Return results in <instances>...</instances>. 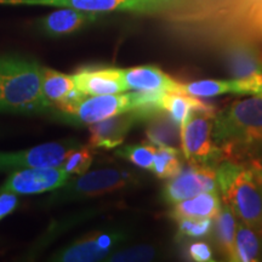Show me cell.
<instances>
[{
  "mask_svg": "<svg viewBox=\"0 0 262 262\" xmlns=\"http://www.w3.org/2000/svg\"><path fill=\"white\" fill-rule=\"evenodd\" d=\"M94 162V152L90 147H78L62 163L61 168L71 175H83Z\"/></svg>",
  "mask_w": 262,
  "mask_h": 262,
  "instance_id": "cell-26",
  "label": "cell"
},
{
  "mask_svg": "<svg viewBox=\"0 0 262 262\" xmlns=\"http://www.w3.org/2000/svg\"><path fill=\"white\" fill-rule=\"evenodd\" d=\"M216 170L212 165L191 164L178 175L169 179L163 189V198L168 204H175L205 192L217 191Z\"/></svg>",
  "mask_w": 262,
  "mask_h": 262,
  "instance_id": "cell-10",
  "label": "cell"
},
{
  "mask_svg": "<svg viewBox=\"0 0 262 262\" xmlns=\"http://www.w3.org/2000/svg\"><path fill=\"white\" fill-rule=\"evenodd\" d=\"M122 78L126 90L135 91H178L180 83L156 66L122 68Z\"/></svg>",
  "mask_w": 262,
  "mask_h": 262,
  "instance_id": "cell-16",
  "label": "cell"
},
{
  "mask_svg": "<svg viewBox=\"0 0 262 262\" xmlns=\"http://www.w3.org/2000/svg\"><path fill=\"white\" fill-rule=\"evenodd\" d=\"M179 224V234L183 238H204L212 231V219L181 220Z\"/></svg>",
  "mask_w": 262,
  "mask_h": 262,
  "instance_id": "cell-28",
  "label": "cell"
},
{
  "mask_svg": "<svg viewBox=\"0 0 262 262\" xmlns=\"http://www.w3.org/2000/svg\"><path fill=\"white\" fill-rule=\"evenodd\" d=\"M134 110V94H113L85 96L68 116L80 124L101 122L118 114L131 112Z\"/></svg>",
  "mask_w": 262,
  "mask_h": 262,
  "instance_id": "cell-12",
  "label": "cell"
},
{
  "mask_svg": "<svg viewBox=\"0 0 262 262\" xmlns=\"http://www.w3.org/2000/svg\"><path fill=\"white\" fill-rule=\"evenodd\" d=\"M72 179L71 173L61 166L56 168H29L12 171L0 187V192L16 194H39L57 191Z\"/></svg>",
  "mask_w": 262,
  "mask_h": 262,
  "instance_id": "cell-11",
  "label": "cell"
},
{
  "mask_svg": "<svg viewBox=\"0 0 262 262\" xmlns=\"http://www.w3.org/2000/svg\"><path fill=\"white\" fill-rule=\"evenodd\" d=\"M185 2L186 0H0V5L72 8L98 15L104 12L158 15L172 11L183 5Z\"/></svg>",
  "mask_w": 262,
  "mask_h": 262,
  "instance_id": "cell-4",
  "label": "cell"
},
{
  "mask_svg": "<svg viewBox=\"0 0 262 262\" xmlns=\"http://www.w3.org/2000/svg\"><path fill=\"white\" fill-rule=\"evenodd\" d=\"M215 234L221 254L227 261H235V234H237V220L234 212L224 202L221 210L215 217Z\"/></svg>",
  "mask_w": 262,
  "mask_h": 262,
  "instance_id": "cell-20",
  "label": "cell"
},
{
  "mask_svg": "<svg viewBox=\"0 0 262 262\" xmlns=\"http://www.w3.org/2000/svg\"><path fill=\"white\" fill-rule=\"evenodd\" d=\"M187 255L191 260L196 262H211L215 260L212 249L205 242H194L189 244Z\"/></svg>",
  "mask_w": 262,
  "mask_h": 262,
  "instance_id": "cell-29",
  "label": "cell"
},
{
  "mask_svg": "<svg viewBox=\"0 0 262 262\" xmlns=\"http://www.w3.org/2000/svg\"><path fill=\"white\" fill-rule=\"evenodd\" d=\"M156 257V249L149 245H137V247L124 249L108 256L107 261L113 262H140L150 261Z\"/></svg>",
  "mask_w": 262,
  "mask_h": 262,
  "instance_id": "cell-27",
  "label": "cell"
},
{
  "mask_svg": "<svg viewBox=\"0 0 262 262\" xmlns=\"http://www.w3.org/2000/svg\"><path fill=\"white\" fill-rule=\"evenodd\" d=\"M212 103L202 101L199 97L191 96V95L180 93V91H168L164 93L160 107L170 116L176 123L182 125L186 118L188 117L189 112L195 108H205Z\"/></svg>",
  "mask_w": 262,
  "mask_h": 262,
  "instance_id": "cell-21",
  "label": "cell"
},
{
  "mask_svg": "<svg viewBox=\"0 0 262 262\" xmlns=\"http://www.w3.org/2000/svg\"><path fill=\"white\" fill-rule=\"evenodd\" d=\"M250 166L253 168L255 175L257 176L258 181H260L262 185V162H260V160H255V162L251 163Z\"/></svg>",
  "mask_w": 262,
  "mask_h": 262,
  "instance_id": "cell-31",
  "label": "cell"
},
{
  "mask_svg": "<svg viewBox=\"0 0 262 262\" xmlns=\"http://www.w3.org/2000/svg\"><path fill=\"white\" fill-rule=\"evenodd\" d=\"M79 178L70 181L58 188L60 191L52 196L55 201H77V199L95 198L117 192L134 185L135 176L129 171L118 169H101L78 175Z\"/></svg>",
  "mask_w": 262,
  "mask_h": 262,
  "instance_id": "cell-7",
  "label": "cell"
},
{
  "mask_svg": "<svg viewBox=\"0 0 262 262\" xmlns=\"http://www.w3.org/2000/svg\"><path fill=\"white\" fill-rule=\"evenodd\" d=\"M180 150L171 147H157L152 172L158 179L169 180L181 171L182 160Z\"/></svg>",
  "mask_w": 262,
  "mask_h": 262,
  "instance_id": "cell-24",
  "label": "cell"
},
{
  "mask_svg": "<svg viewBox=\"0 0 262 262\" xmlns=\"http://www.w3.org/2000/svg\"><path fill=\"white\" fill-rule=\"evenodd\" d=\"M146 122V137L157 147L181 149V125L165 111L153 114Z\"/></svg>",
  "mask_w": 262,
  "mask_h": 262,
  "instance_id": "cell-19",
  "label": "cell"
},
{
  "mask_svg": "<svg viewBox=\"0 0 262 262\" xmlns=\"http://www.w3.org/2000/svg\"><path fill=\"white\" fill-rule=\"evenodd\" d=\"M216 179L235 217L262 234V185L253 168L224 159L216 168Z\"/></svg>",
  "mask_w": 262,
  "mask_h": 262,
  "instance_id": "cell-3",
  "label": "cell"
},
{
  "mask_svg": "<svg viewBox=\"0 0 262 262\" xmlns=\"http://www.w3.org/2000/svg\"><path fill=\"white\" fill-rule=\"evenodd\" d=\"M125 239L126 234L117 229L94 231L61 249L51 257V261L95 262L106 260Z\"/></svg>",
  "mask_w": 262,
  "mask_h": 262,
  "instance_id": "cell-9",
  "label": "cell"
},
{
  "mask_svg": "<svg viewBox=\"0 0 262 262\" xmlns=\"http://www.w3.org/2000/svg\"><path fill=\"white\" fill-rule=\"evenodd\" d=\"M75 88L85 96L122 94L126 91L123 83L122 68L91 67L72 74Z\"/></svg>",
  "mask_w": 262,
  "mask_h": 262,
  "instance_id": "cell-14",
  "label": "cell"
},
{
  "mask_svg": "<svg viewBox=\"0 0 262 262\" xmlns=\"http://www.w3.org/2000/svg\"><path fill=\"white\" fill-rule=\"evenodd\" d=\"M262 234L244 222L237 226L235 261H258L262 256Z\"/></svg>",
  "mask_w": 262,
  "mask_h": 262,
  "instance_id": "cell-23",
  "label": "cell"
},
{
  "mask_svg": "<svg viewBox=\"0 0 262 262\" xmlns=\"http://www.w3.org/2000/svg\"><path fill=\"white\" fill-rule=\"evenodd\" d=\"M222 202L215 192H205L172 204L169 215L176 222L181 220L215 219L221 210Z\"/></svg>",
  "mask_w": 262,
  "mask_h": 262,
  "instance_id": "cell-18",
  "label": "cell"
},
{
  "mask_svg": "<svg viewBox=\"0 0 262 262\" xmlns=\"http://www.w3.org/2000/svg\"><path fill=\"white\" fill-rule=\"evenodd\" d=\"M157 146L148 143H140V145L124 146L117 150V155L122 158L129 160L137 168L152 171L153 162H155Z\"/></svg>",
  "mask_w": 262,
  "mask_h": 262,
  "instance_id": "cell-25",
  "label": "cell"
},
{
  "mask_svg": "<svg viewBox=\"0 0 262 262\" xmlns=\"http://www.w3.org/2000/svg\"><path fill=\"white\" fill-rule=\"evenodd\" d=\"M216 107L195 108L181 125V152L191 164L212 165L220 158V150L212 139Z\"/></svg>",
  "mask_w": 262,
  "mask_h": 262,
  "instance_id": "cell-5",
  "label": "cell"
},
{
  "mask_svg": "<svg viewBox=\"0 0 262 262\" xmlns=\"http://www.w3.org/2000/svg\"><path fill=\"white\" fill-rule=\"evenodd\" d=\"M212 139L220 158L232 159L234 152L262 145V95H253L216 112Z\"/></svg>",
  "mask_w": 262,
  "mask_h": 262,
  "instance_id": "cell-1",
  "label": "cell"
},
{
  "mask_svg": "<svg viewBox=\"0 0 262 262\" xmlns=\"http://www.w3.org/2000/svg\"><path fill=\"white\" fill-rule=\"evenodd\" d=\"M225 62L239 95H262V50L254 42L232 40L225 49Z\"/></svg>",
  "mask_w": 262,
  "mask_h": 262,
  "instance_id": "cell-6",
  "label": "cell"
},
{
  "mask_svg": "<svg viewBox=\"0 0 262 262\" xmlns=\"http://www.w3.org/2000/svg\"><path fill=\"white\" fill-rule=\"evenodd\" d=\"M178 91L195 97H215L225 94L239 95L238 85L234 79H203L189 83L180 81Z\"/></svg>",
  "mask_w": 262,
  "mask_h": 262,
  "instance_id": "cell-22",
  "label": "cell"
},
{
  "mask_svg": "<svg viewBox=\"0 0 262 262\" xmlns=\"http://www.w3.org/2000/svg\"><path fill=\"white\" fill-rule=\"evenodd\" d=\"M41 91L49 106H55L64 114H71L85 95L75 88L72 75L41 67Z\"/></svg>",
  "mask_w": 262,
  "mask_h": 262,
  "instance_id": "cell-13",
  "label": "cell"
},
{
  "mask_svg": "<svg viewBox=\"0 0 262 262\" xmlns=\"http://www.w3.org/2000/svg\"><path fill=\"white\" fill-rule=\"evenodd\" d=\"M48 107L40 66L25 57H0V112L35 113Z\"/></svg>",
  "mask_w": 262,
  "mask_h": 262,
  "instance_id": "cell-2",
  "label": "cell"
},
{
  "mask_svg": "<svg viewBox=\"0 0 262 262\" xmlns=\"http://www.w3.org/2000/svg\"><path fill=\"white\" fill-rule=\"evenodd\" d=\"M80 147L75 140L42 143L18 152H0V171H16L29 168H56Z\"/></svg>",
  "mask_w": 262,
  "mask_h": 262,
  "instance_id": "cell-8",
  "label": "cell"
},
{
  "mask_svg": "<svg viewBox=\"0 0 262 262\" xmlns=\"http://www.w3.org/2000/svg\"><path fill=\"white\" fill-rule=\"evenodd\" d=\"M137 122L141 120L135 113L126 112L90 124V146L103 149L118 148Z\"/></svg>",
  "mask_w": 262,
  "mask_h": 262,
  "instance_id": "cell-15",
  "label": "cell"
},
{
  "mask_svg": "<svg viewBox=\"0 0 262 262\" xmlns=\"http://www.w3.org/2000/svg\"><path fill=\"white\" fill-rule=\"evenodd\" d=\"M97 15L72 8H57L56 11H52L39 21V27L50 37H62L93 24L97 19Z\"/></svg>",
  "mask_w": 262,
  "mask_h": 262,
  "instance_id": "cell-17",
  "label": "cell"
},
{
  "mask_svg": "<svg viewBox=\"0 0 262 262\" xmlns=\"http://www.w3.org/2000/svg\"><path fill=\"white\" fill-rule=\"evenodd\" d=\"M18 198L16 193L0 192V221L17 208Z\"/></svg>",
  "mask_w": 262,
  "mask_h": 262,
  "instance_id": "cell-30",
  "label": "cell"
}]
</instances>
